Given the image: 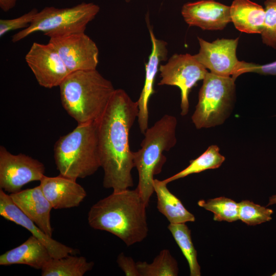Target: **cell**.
Here are the masks:
<instances>
[{"label":"cell","instance_id":"obj_28","mask_svg":"<svg viewBox=\"0 0 276 276\" xmlns=\"http://www.w3.org/2000/svg\"><path fill=\"white\" fill-rule=\"evenodd\" d=\"M38 12L39 11L36 8H34L16 18L1 19L0 37H3L10 31L27 28L33 21Z\"/></svg>","mask_w":276,"mask_h":276},{"label":"cell","instance_id":"obj_19","mask_svg":"<svg viewBox=\"0 0 276 276\" xmlns=\"http://www.w3.org/2000/svg\"><path fill=\"white\" fill-rule=\"evenodd\" d=\"M230 7L232 22L236 29L248 34H261L265 9L250 0H234Z\"/></svg>","mask_w":276,"mask_h":276},{"label":"cell","instance_id":"obj_30","mask_svg":"<svg viewBox=\"0 0 276 276\" xmlns=\"http://www.w3.org/2000/svg\"><path fill=\"white\" fill-rule=\"evenodd\" d=\"M117 262L126 275L140 276L136 262L131 257L126 256L123 252H121L117 257Z\"/></svg>","mask_w":276,"mask_h":276},{"label":"cell","instance_id":"obj_15","mask_svg":"<svg viewBox=\"0 0 276 276\" xmlns=\"http://www.w3.org/2000/svg\"><path fill=\"white\" fill-rule=\"evenodd\" d=\"M152 43V51L148 61L145 64V79L143 88L137 101L139 107L137 122L141 132L144 134L148 128L149 112L148 105L150 98L154 93V83L159 68L160 63L167 59V43L155 36L152 30L149 28Z\"/></svg>","mask_w":276,"mask_h":276},{"label":"cell","instance_id":"obj_33","mask_svg":"<svg viewBox=\"0 0 276 276\" xmlns=\"http://www.w3.org/2000/svg\"><path fill=\"white\" fill-rule=\"evenodd\" d=\"M272 276H276V272H274L273 274L271 275Z\"/></svg>","mask_w":276,"mask_h":276},{"label":"cell","instance_id":"obj_31","mask_svg":"<svg viewBox=\"0 0 276 276\" xmlns=\"http://www.w3.org/2000/svg\"><path fill=\"white\" fill-rule=\"evenodd\" d=\"M18 0H0V8L4 12H8L13 8Z\"/></svg>","mask_w":276,"mask_h":276},{"label":"cell","instance_id":"obj_25","mask_svg":"<svg viewBox=\"0 0 276 276\" xmlns=\"http://www.w3.org/2000/svg\"><path fill=\"white\" fill-rule=\"evenodd\" d=\"M198 204L213 213L215 221L232 222L239 219L238 203L231 199L219 197L208 200H200Z\"/></svg>","mask_w":276,"mask_h":276},{"label":"cell","instance_id":"obj_21","mask_svg":"<svg viewBox=\"0 0 276 276\" xmlns=\"http://www.w3.org/2000/svg\"><path fill=\"white\" fill-rule=\"evenodd\" d=\"M70 255L52 258L41 269L42 276H82L92 269L93 262L82 256Z\"/></svg>","mask_w":276,"mask_h":276},{"label":"cell","instance_id":"obj_27","mask_svg":"<svg viewBox=\"0 0 276 276\" xmlns=\"http://www.w3.org/2000/svg\"><path fill=\"white\" fill-rule=\"evenodd\" d=\"M265 18L263 29L260 34L262 42L276 49V0L264 2Z\"/></svg>","mask_w":276,"mask_h":276},{"label":"cell","instance_id":"obj_5","mask_svg":"<svg viewBox=\"0 0 276 276\" xmlns=\"http://www.w3.org/2000/svg\"><path fill=\"white\" fill-rule=\"evenodd\" d=\"M176 118L165 114L146 130L141 148L133 152V162L139 174V183L136 189L148 206L154 192V176L159 174L166 157L164 151H168L176 143Z\"/></svg>","mask_w":276,"mask_h":276},{"label":"cell","instance_id":"obj_16","mask_svg":"<svg viewBox=\"0 0 276 276\" xmlns=\"http://www.w3.org/2000/svg\"><path fill=\"white\" fill-rule=\"evenodd\" d=\"M40 187L55 210L76 207L86 196V192L76 180L59 174L55 177L44 176Z\"/></svg>","mask_w":276,"mask_h":276},{"label":"cell","instance_id":"obj_1","mask_svg":"<svg viewBox=\"0 0 276 276\" xmlns=\"http://www.w3.org/2000/svg\"><path fill=\"white\" fill-rule=\"evenodd\" d=\"M139 107L122 89H116L101 117L97 121L103 187L120 191L133 185L131 171L135 167L129 135L137 118Z\"/></svg>","mask_w":276,"mask_h":276},{"label":"cell","instance_id":"obj_18","mask_svg":"<svg viewBox=\"0 0 276 276\" xmlns=\"http://www.w3.org/2000/svg\"><path fill=\"white\" fill-rule=\"evenodd\" d=\"M52 258L46 246L32 235L20 245L0 256V265L25 264L41 269Z\"/></svg>","mask_w":276,"mask_h":276},{"label":"cell","instance_id":"obj_29","mask_svg":"<svg viewBox=\"0 0 276 276\" xmlns=\"http://www.w3.org/2000/svg\"><path fill=\"white\" fill-rule=\"evenodd\" d=\"M246 73H255L264 75L276 76V61L263 65L239 61L232 78L236 80L238 76Z\"/></svg>","mask_w":276,"mask_h":276},{"label":"cell","instance_id":"obj_10","mask_svg":"<svg viewBox=\"0 0 276 276\" xmlns=\"http://www.w3.org/2000/svg\"><path fill=\"white\" fill-rule=\"evenodd\" d=\"M65 66L72 73L97 70L99 50L96 43L85 33L50 38Z\"/></svg>","mask_w":276,"mask_h":276},{"label":"cell","instance_id":"obj_23","mask_svg":"<svg viewBox=\"0 0 276 276\" xmlns=\"http://www.w3.org/2000/svg\"><path fill=\"white\" fill-rule=\"evenodd\" d=\"M168 228L188 263L190 275L200 276V267L197 259V251L192 241L190 229L185 223H170Z\"/></svg>","mask_w":276,"mask_h":276},{"label":"cell","instance_id":"obj_20","mask_svg":"<svg viewBox=\"0 0 276 276\" xmlns=\"http://www.w3.org/2000/svg\"><path fill=\"white\" fill-rule=\"evenodd\" d=\"M167 183L154 179L153 188L157 196V209L170 223L194 222L195 216L183 206L181 201L168 189Z\"/></svg>","mask_w":276,"mask_h":276},{"label":"cell","instance_id":"obj_24","mask_svg":"<svg viewBox=\"0 0 276 276\" xmlns=\"http://www.w3.org/2000/svg\"><path fill=\"white\" fill-rule=\"evenodd\" d=\"M136 265L140 276H176L178 273L177 262L167 249L161 250L152 263L138 261Z\"/></svg>","mask_w":276,"mask_h":276},{"label":"cell","instance_id":"obj_17","mask_svg":"<svg viewBox=\"0 0 276 276\" xmlns=\"http://www.w3.org/2000/svg\"><path fill=\"white\" fill-rule=\"evenodd\" d=\"M10 196L16 205L47 235L52 237L51 211L53 209L40 187L21 190Z\"/></svg>","mask_w":276,"mask_h":276},{"label":"cell","instance_id":"obj_3","mask_svg":"<svg viewBox=\"0 0 276 276\" xmlns=\"http://www.w3.org/2000/svg\"><path fill=\"white\" fill-rule=\"evenodd\" d=\"M59 87L63 107L78 124L97 121L116 89L97 70L72 72Z\"/></svg>","mask_w":276,"mask_h":276},{"label":"cell","instance_id":"obj_9","mask_svg":"<svg viewBox=\"0 0 276 276\" xmlns=\"http://www.w3.org/2000/svg\"><path fill=\"white\" fill-rule=\"evenodd\" d=\"M43 163L25 154H13L0 147V189L10 194L44 176Z\"/></svg>","mask_w":276,"mask_h":276},{"label":"cell","instance_id":"obj_7","mask_svg":"<svg viewBox=\"0 0 276 276\" xmlns=\"http://www.w3.org/2000/svg\"><path fill=\"white\" fill-rule=\"evenodd\" d=\"M235 80L232 77L215 75L210 72L203 79L198 101L192 116L197 129L222 124L233 107Z\"/></svg>","mask_w":276,"mask_h":276},{"label":"cell","instance_id":"obj_26","mask_svg":"<svg viewBox=\"0 0 276 276\" xmlns=\"http://www.w3.org/2000/svg\"><path fill=\"white\" fill-rule=\"evenodd\" d=\"M239 219L249 225H256L272 219L273 211L249 200L238 203Z\"/></svg>","mask_w":276,"mask_h":276},{"label":"cell","instance_id":"obj_2","mask_svg":"<svg viewBox=\"0 0 276 276\" xmlns=\"http://www.w3.org/2000/svg\"><path fill=\"white\" fill-rule=\"evenodd\" d=\"M147 206L136 188L113 191L92 205L88 223L94 229L115 235L129 246L147 236Z\"/></svg>","mask_w":276,"mask_h":276},{"label":"cell","instance_id":"obj_22","mask_svg":"<svg viewBox=\"0 0 276 276\" xmlns=\"http://www.w3.org/2000/svg\"><path fill=\"white\" fill-rule=\"evenodd\" d=\"M224 160L225 157L219 153V147L216 145H211L199 157L191 160L187 167L173 176L164 179V181L168 184L192 174L218 168Z\"/></svg>","mask_w":276,"mask_h":276},{"label":"cell","instance_id":"obj_4","mask_svg":"<svg viewBox=\"0 0 276 276\" xmlns=\"http://www.w3.org/2000/svg\"><path fill=\"white\" fill-rule=\"evenodd\" d=\"M59 174L77 180L94 174L101 167L96 122L78 124L60 136L54 147Z\"/></svg>","mask_w":276,"mask_h":276},{"label":"cell","instance_id":"obj_34","mask_svg":"<svg viewBox=\"0 0 276 276\" xmlns=\"http://www.w3.org/2000/svg\"><path fill=\"white\" fill-rule=\"evenodd\" d=\"M131 0H125L126 2L128 3L130 2Z\"/></svg>","mask_w":276,"mask_h":276},{"label":"cell","instance_id":"obj_14","mask_svg":"<svg viewBox=\"0 0 276 276\" xmlns=\"http://www.w3.org/2000/svg\"><path fill=\"white\" fill-rule=\"evenodd\" d=\"M0 215L28 230L48 248L53 258L75 255L77 250L57 241L47 235L13 202L10 195L0 189Z\"/></svg>","mask_w":276,"mask_h":276},{"label":"cell","instance_id":"obj_32","mask_svg":"<svg viewBox=\"0 0 276 276\" xmlns=\"http://www.w3.org/2000/svg\"><path fill=\"white\" fill-rule=\"evenodd\" d=\"M272 204H276V195H273L269 197V202L267 206H269Z\"/></svg>","mask_w":276,"mask_h":276},{"label":"cell","instance_id":"obj_8","mask_svg":"<svg viewBox=\"0 0 276 276\" xmlns=\"http://www.w3.org/2000/svg\"><path fill=\"white\" fill-rule=\"evenodd\" d=\"M159 71L161 79L158 85L176 86L180 89L181 114L186 115L189 93L198 81L203 80L208 71L189 54L173 55L166 64L159 66Z\"/></svg>","mask_w":276,"mask_h":276},{"label":"cell","instance_id":"obj_11","mask_svg":"<svg viewBox=\"0 0 276 276\" xmlns=\"http://www.w3.org/2000/svg\"><path fill=\"white\" fill-rule=\"evenodd\" d=\"M25 60L38 83L44 88L59 86L71 73L49 42L47 44L33 42Z\"/></svg>","mask_w":276,"mask_h":276},{"label":"cell","instance_id":"obj_6","mask_svg":"<svg viewBox=\"0 0 276 276\" xmlns=\"http://www.w3.org/2000/svg\"><path fill=\"white\" fill-rule=\"evenodd\" d=\"M99 11V6L93 3L82 2L64 8L45 7L38 12L27 28L12 36V41L18 42L37 32L50 38L85 33L87 25Z\"/></svg>","mask_w":276,"mask_h":276},{"label":"cell","instance_id":"obj_12","mask_svg":"<svg viewBox=\"0 0 276 276\" xmlns=\"http://www.w3.org/2000/svg\"><path fill=\"white\" fill-rule=\"evenodd\" d=\"M198 40L199 50L194 55L196 60L215 75L232 77L239 62L236 54L239 38L209 42L198 37Z\"/></svg>","mask_w":276,"mask_h":276},{"label":"cell","instance_id":"obj_13","mask_svg":"<svg viewBox=\"0 0 276 276\" xmlns=\"http://www.w3.org/2000/svg\"><path fill=\"white\" fill-rule=\"evenodd\" d=\"M181 13L190 26L204 30H222L232 22L230 7L214 0L187 3L182 6Z\"/></svg>","mask_w":276,"mask_h":276}]
</instances>
